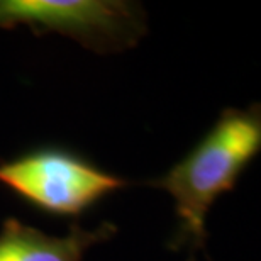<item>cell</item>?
Listing matches in <instances>:
<instances>
[{"instance_id":"1","label":"cell","mask_w":261,"mask_h":261,"mask_svg":"<svg viewBox=\"0 0 261 261\" xmlns=\"http://www.w3.org/2000/svg\"><path fill=\"white\" fill-rule=\"evenodd\" d=\"M261 151V106L246 111L224 109L207 134L148 185L168 192L178 217L171 248L190 246L192 254L205 244V217L217 198L236 189L239 176Z\"/></svg>"},{"instance_id":"2","label":"cell","mask_w":261,"mask_h":261,"mask_svg":"<svg viewBox=\"0 0 261 261\" xmlns=\"http://www.w3.org/2000/svg\"><path fill=\"white\" fill-rule=\"evenodd\" d=\"M0 185L46 216L76 219L127 181L66 148L43 146L0 163Z\"/></svg>"},{"instance_id":"3","label":"cell","mask_w":261,"mask_h":261,"mask_svg":"<svg viewBox=\"0 0 261 261\" xmlns=\"http://www.w3.org/2000/svg\"><path fill=\"white\" fill-rule=\"evenodd\" d=\"M17 25L70 36L97 53L133 48L148 31L144 9L127 0H0V29Z\"/></svg>"},{"instance_id":"4","label":"cell","mask_w":261,"mask_h":261,"mask_svg":"<svg viewBox=\"0 0 261 261\" xmlns=\"http://www.w3.org/2000/svg\"><path fill=\"white\" fill-rule=\"evenodd\" d=\"M117 232L112 222L93 231L71 224L66 236H49L38 227L7 217L0 231V261H82L93 244L103 243Z\"/></svg>"}]
</instances>
